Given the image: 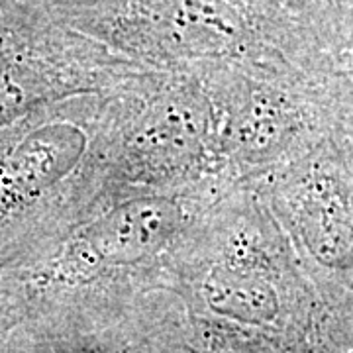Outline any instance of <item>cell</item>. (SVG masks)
Returning <instances> with one entry per match:
<instances>
[{
  "label": "cell",
  "mask_w": 353,
  "mask_h": 353,
  "mask_svg": "<svg viewBox=\"0 0 353 353\" xmlns=\"http://www.w3.org/2000/svg\"><path fill=\"white\" fill-rule=\"evenodd\" d=\"M248 187L283 232L296 263L352 285L353 148L338 130Z\"/></svg>",
  "instance_id": "obj_1"
},
{
  "label": "cell",
  "mask_w": 353,
  "mask_h": 353,
  "mask_svg": "<svg viewBox=\"0 0 353 353\" xmlns=\"http://www.w3.org/2000/svg\"><path fill=\"white\" fill-rule=\"evenodd\" d=\"M145 81L130 88L116 114L94 132L81 120L55 118L32 128L12 143L0 157V216L24 212L75 175L97 150V141L122 128L134 92Z\"/></svg>",
  "instance_id": "obj_2"
},
{
  "label": "cell",
  "mask_w": 353,
  "mask_h": 353,
  "mask_svg": "<svg viewBox=\"0 0 353 353\" xmlns=\"http://www.w3.org/2000/svg\"><path fill=\"white\" fill-rule=\"evenodd\" d=\"M334 130L353 148V69L340 67L334 101Z\"/></svg>",
  "instance_id": "obj_3"
},
{
  "label": "cell",
  "mask_w": 353,
  "mask_h": 353,
  "mask_svg": "<svg viewBox=\"0 0 353 353\" xmlns=\"http://www.w3.org/2000/svg\"><path fill=\"white\" fill-rule=\"evenodd\" d=\"M345 57L341 59L340 67H343V69H353V32L352 36H350V41H347V46H345Z\"/></svg>",
  "instance_id": "obj_4"
},
{
  "label": "cell",
  "mask_w": 353,
  "mask_h": 353,
  "mask_svg": "<svg viewBox=\"0 0 353 353\" xmlns=\"http://www.w3.org/2000/svg\"><path fill=\"white\" fill-rule=\"evenodd\" d=\"M343 2H345V0H326V4L332 6V8H340Z\"/></svg>",
  "instance_id": "obj_5"
}]
</instances>
